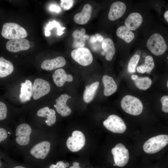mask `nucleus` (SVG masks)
Wrapping results in <instances>:
<instances>
[{
  "label": "nucleus",
  "mask_w": 168,
  "mask_h": 168,
  "mask_svg": "<svg viewBox=\"0 0 168 168\" xmlns=\"http://www.w3.org/2000/svg\"><path fill=\"white\" fill-rule=\"evenodd\" d=\"M55 114L54 110L49 109L48 107L46 106L39 110L37 114L39 117L46 118L45 122L47 125L51 126L56 121Z\"/></svg>",
  "instance_id": "412c9836"
},
{
  "label": "nucleus",
  "mask_w": 168,
  "mask_h": 168,
  "mask_svg": "<svg viewBox=\"0 0 168 168\" xmlns=\"http://www.w3.org/2000/svg\"><path fill=\"white\" fill-rule=\"evenodd\" d=\"M85 142L86 138L83 133L80 131L75 130L72 133V136L68 139L66 146L71 151L77 152L84 147Z\"/></svg>",
  "instance_id": "6e6552de"
},
{
  "label": "nucleus",
  "mask_w": 168,
  "mask_h": 168,
  "mask_svg": "<svg viewBox=\"0 0 168 168\" xmlns=\"http://www.w3.org/2000/svg\"><path fill=\"white\" fill-rule=\"evenodd\" d=\"M126 6L124 2L116 1L113 3L110 7L108 15L109 19L112 21L120 18L124 13Z\"/></svg>",
  "instance_id": "4468645a"
},
{
  "label": "nucleus",
  "mask_w": 168,
  "mask_h": 168,
  "mask_svg": "<svg viewBox=\"0 0 168 168\" xmlns=\"http://www.w3.org/2000/svg\"><path fill=\"white\" fill-rule=\"evenodd\" d=\"M7 107L5 103L0 101V120L5 119L7 117Z\"/></svg>",
  "instance_id": "c756f323"
},
{
  "label": "nucleus",
  "mask_w": 168,
  "mask_h": 168,
  "mask_svg": "<svg viewBox=\"0 0 168 168\" xmlns=\"http://www.w3.org/2000/svg\"><path fill=\"white\" fill-rule=\"evenodd\" d=\"M21 93L19 95L20 99L22 103L30 100L32 95L33 86L31 82L26 80L24 83L21 84Z\"/></svg>",
  "instance_id": "6ab92c4d"
},
{
  "label": "nucleus",
  "mask_w": 168,
  "mask_h": 168,
  "mask_svg": "<svg viewBox=\"0 0 168 168\" xmlns=\"http://www.w3.org/2000/svg\"><path fill=\"white\" fill-rule=\"evenodd\" d=\"M168 143V135H159L147 140L143 144V149L144 152L147 153L154 154L161 150Z\"/></svg>",
  "instance_id": "7ed1b4c3"
},
{
  "label": "nucleus",
  "mask_w": 168,
  "mask_h": 168,
  "mask_svg": "<svg viewBox=\"0 0 168 168\" xmlns=\"http://www.w3.org/2000/svg\"><path fill=\"white\" fill-rule=\"evenodd\" d=\"M99 84L98 82H96L86 86L83 95V100L85 102L89 103L93 100Z\"/></svg>",
  "instance_id": "b1692460"
},
{
  "label": "nucleus",
  "mask_w": 168,
  "mask_h": 168,
  "mask_svg": "<svg viewBox=\"0 0 168 168\" xmlns=\"http://www.w3.org/2000/svg\"><path fill=\"white\" fill-rule=\"evenodd\" d=\"M116 34L118 37L128 43H130L135 36L134 33L125 26L119 27L116 30Z\"/></svg>",
  "instance_id": "5701e85b"
},
{
  "label": "nucleus",
  "mask_w": 168,
  "mask_h": 168,
  "mask_svg": "<svg viewBox=\"0 0 168 168\" xmlns=\"http://www.w3.org/2000/svg\"><path fill=\"white\" fill-rule=\"evenodd\" d=\"M102 81L104 87V94L105 96H110L116 91L117 86L112 77L107 75H104Z\"/></svg>",
  "instance_id": "aec40b11"
},
{
  "label": "nucleus",
  "mask_w": 168,
  "mask_h": 168,
  "mask_svg": "<svg viewBox=\"0 0 168 168\" xmlns=\"http://www.w3.org/2000/svg\"><path fill=\"white\" fill-rule=\"evenodd\" d=\"M131 77L132 79L133 80H135L138 77V76L136 75H133L131 76Z\"/></svg>",
  "instance_id": "4c0bfd02"
},
{
  "label": "nucleus",
  "mask_w": 168,
  "mask_h": 168,
  "mask_svg": "<svg viewBox=\"0 0 168 168\" xmlns=\"http://www.w3.org/2000/svg\"><path fill=\"white\" fill-rule=\"evenodd\" d=\"M167 86L168 87V81H167Z\"/></svg>",
  "instance_id": "79ce46f5"
},
{
  "label": "nucleus",
  "mask_w": 168,
  "mask_h": 168,
  "mask_svg": "<svg viewBox=\"0 0 168 168\" xmlns=\"http://www.w3.org/2000/svg\"><path fill=\"white\" fill-rule=\"evenodd\" d=\"M162 104V110L166 113L168 112V96H164L161 99Z\"/></svg>",
  "instance_id": "7c9ffc66"
},
{
  "label": "nucleus",
  "mask_w": 168,
  "mask_h": 168,
  "mask_svg": "<svg viewBox=\"0 0 168 168\" xmlns=\"http://www.w3.org/2000/svg\"><path fill=\"white\" fill-rule=\"evenodd\" d=\"M137 70L138 72L141 73H143L146 72L147 70V68L144 63L138 66Z\"/></svg>",
  "instance_id": "72a5a7b5"
},
{
  "label": "nucleus",
  "mask_w": 168,
  "mask_h": 168,
  "mask_svg": "<svg viewBox=\"0 0 168 168\" xmlns=\"http://www.w3.org/2000/svg\"><path fill=\"white\" fill-rule=\"evenodd\" d=\"M66 63L65 58L63 57L58 56L51 59H46L42 63L41 67L46 70H52L64 66Z\"/></svg>",
  "instance_id": "dca6fc26"
},
{
  "label": "nucleus",
  "mask_w": 168,
  "mask_h": 168,
  "mask_svg": "<svg viewBox=\"0 0 168 168\" xmlns=\"http://www.w3.org/2000/svg\"><path fill=\"white\" fill-rule=\"evenodd\" d=\"M92 8L91 5L86 4L83 7L81 12L76 14L74 17L75 22L79 25L86 24L91 16Z\"/></svg>",
  "instance_id": "2eb2a0df"
},
{
  "label": "nucleus",
  "mask_w": 168,
  "mask_h": 168,
  "mask_svg": "<svg viewBox=\"0 0 168 168\" xmlns=\"http://www.w3.org/2000/svg\"><path fill=\"white\" fill-rule=\"evenodd\" d=\"M72 164L73 166L70 167L69 168H81L79 162L75 161Z\"/></svg>",
  "instance_id": "f704fd0d"
},
{
  "label": "nucleus",
  "mask_w": 168,
  "mask_h": 168,
  "mask_svg": "<svg viewBox=\"0 0 168 168\" xmlns=\"http://www.w3.org/2000/svg\"><path fill=\"white\" fill-rule=\"evenodd\" d=\"M140 58V56L136 54L131 58L128 65V70L129 72L132 73L135 72L136 68Z\"/></svg>",
  "instance_id": "bb28decb"
},
{
  "label": "nucleus",
  "mask_w": 168,
  "mask_h": 168,
  "mask_svg": "<svg viewBox=\"0 0 168 168\" xmlns=\"http://www.w3.org/2000/svg\"><path fill=\"white\" fill-rule=\"evenodd\" d=\"M144 64L147 68L146 72L148 73H150L155 66L153 58L151 56H147L145 59Z\"/></svg>",
  "instance_id": "c85d7f7f"
},
{
  "label": "nucleus",
  "mask_w": 168,
  "mask_h": 168,
  "mask_svg": "<svg viewBox=\"0 0 168 168\" xmlns=\"http://www.w3.org/2000/svg\"><path fill=\"white\" fill-rule=\"evenodd\" d=\"M71 56L73 59L82 66L89 65L92 63L93 56L90 50L86 47H80L72 50Z\"/></svg>",
  "instance_id": "39448f33"
},
{
  "label": "nucleus",
  "mask_w": 168,
  "mask_h": 168,
  "mask_svg": "<svg viewBox=\"0 0 168 168\" xmlns=\"http://www.w3.org/2000/svg\"><path fill=\"white\" fill-rule=\"evenodd\" d=\"M2 36L9 40L24 39L27 36L26 30L18 24L14 23H6L3 26Z\"/></svg>",
  "instance_id": "f03ea898"
},
{
  "label": "nucleus",
  "mask_w": 168,
  "mask_h": 168,
  "mask_svg": "<svg viewBox=\"0 0 168 168\" xmlns=\"http://www.w3.org/2000/svg\"><path fill=\"white\" fill-rule=\"evenodd\" d=\"M114 163L119 167H122L128 163L129 159L128 150L123 144L119 143L111 150Z\"/></svg>",
  "instance_id": "0eeeda50"
},
{
  "label": "nucleus",
  "mask_w": 168,
  "mask_h": 168,
  "mask_svg": "<svg viewBox=\"0 0 168 168\" xmlns=\"http://www.w3.org/2000/svg\"><path fill=\"white\" fill-rule=\"evenodd\" d=\"M7 133L4 128H0V143L5 140L7 137Z\"/></svg>",
  "instance_id": "2f4dec72"
},
{
  "label": "nucleus",
  "mask_w": 168,
  "mask_h": 168,
  "mask_svg": "<svg viewBox=\"0 0 168 168\" xmlns=\"http://www.w3.org/2000/svg\"><path fill=\"white\" fill-rule=\"evenodd\" d=\"M59 8L55 5L51 6L50 9L51 11L58 12L59 11Z\"/></svg>",
  "instance_id": "c9c22d12"
},
{
  "label": "nucleus",
  "mask_w": 168,
  "mask_h": 168,
  "mask_svg": "<svg viewBox=\"0 0 168 168\" xmlns=\"http://www.w3.org/2000/svg\"><path fill=\"white\" fill-rule=\"evenodd\" d=\"M1 166V163H0V166Z\"/></svg>",
  "instance_id": "c03bdc74"
},
{
  "label": "nucleus",
  "mask_w": 168,
  "mask_h": 168,
  "mask_svg": "<svg viewBox=\"0 0 168 168\" xmlns=\"http://www.w3.org/2000/svg\"><path fill=\"white\" fill-rule=\"evenodd\" d=\"M102 47L106 60L110 61L113 58L115 52L113 41L110 38L104 39L102 43Z\"/></svg>",
  "instance_id": "4be33fe9"
},
{
  "label": "nucleus",
  "mask_w": 168,
  "mask_h": 168,
  "mask_svg": "<svg viewBox=\"0 0 168 168\" xmlns=\"http://www.w3.org/2000/svg\"><path fill=\"white\" fill-rule=\"evenodd\" d=\"M142 21L141 15L138 12H133L130 14L125 21V26L131 30H134L138 29Z\"/></svg>",
  "instance_id": "a211bd4d"
},
{
  "label": "nucleus",
  "mask_w": 168,
  "mask_h": 168,
  "mask_svg": "<svg viewBox=\"0 0 168 168\" xmlns=\"http://www.w3.org/2000/svg\"><path fill=\"white\" fill-rule=\"evenodd\" d=\"M69 98V96L67 94H63L56 100V104L54 106L57 113L63 117L68 116L71 113V109L66 105Z\"/></svg>",
  "instance_id": "ddd939ff"
},
{
  "label": "nucleus",
  "mask_w": 168,
  "mask_h": 168,
  "mask_svg": "<svg viewBox=\"0 0 168 168\" xmlns=\"http://www.w3.org/2000/svg\"><path fill=\"white\" fill-rule=\"evenodd\" d=\"M141 54V51L140 50H138L136 52L135 54H137V55L140 56Z\"/></svg>",
  "instance_id": "ea45409f"
},
{
  "label": "nucleus",
  "mask_w": 168,
  "mask_h": 168,
  "mask_svg": "<svg viewBox=\"0 0 168 168\" xmlns=\"http://www.w3.org/2000/svg\"><path fill=\"white\" fill-rule=\"evenodd\" d=\"M54 83L58 86H63L66 82H71L73 79L72 76L67 74L65 71L62 68L57 69L52 75Z\"/></svg>",
  "instance_id": "f3484780"
},
{
  "label": "nucleus",
  "mask_w": 168,
  "mask_h": 168,
  "mask_svg": "<svg viewBox=\"0 0 168 168\" xmlns=\"http://www.w3.org/2000/svg\"><path fill=\"white\" fill-rule=\"evenodd\" d=\"M55 27L58 28V35H60L62 33V30L64 28L61 27L58 23L55 21H53L52 22H49V23L47 25L45 31V35L46 36H49L50 34L49 30Z\"/></svg>",
  "instance_id": "cd10ccee"
},
{
  "label": "nucleus",
  "mask_w": 168,
  "mask_h": 168,
  "mask_svg": "<svg viewBox=\"0 0 168 168\" xmlns=\"http://www.w3.org/2000/svg\"><path fill=\"white\" fill-rule=\"evenodd\" d=\"M49 168H66L65 163L63 161H58L56 165L52 164Z\"/></svg>",
  "instance_id": "473e14b6"
},
{
  "label": "nucleus",
  "mask_w": 168,
  "mask_h": 168,
  "mask_svg": "<svg viewBox=\"0 0 168 168\" xmlns=\"http://www.w3.org/2000/svg\"><path fill=\"white\" fill-rule=\"evenodd\" d=\"M30 47L29 41L25 39L12 40L6 43L7 49L12 52H17L27 50Z\"/></svg>",
  "instance_id": "f8f14e48"
},
{
  "label": "nucleus",
  "mask_w": 168,
  "mask_h": 168,
  "mask_svg": "<svg viewBox=\"0 0 168 168\" xmlns=\"http://www.w3.org/2000/svg\"><path fill=\"white\" fill-rule=\"evenodd\" d=\"M14 69L13 65L10 61L0 57V78L5 77L11 74Z\"/></svg>",
  "instance_id": "393cba45"
},
{
  "label": "nucleus",
  "mask_w": 168,
  "mask_h": 168,
  "mask_svg": "<svg viewBox=\"0 0 168 168\" xmlns=\"http://www.w3.org/2000/svg\"><path fill=\"white\" fill-rule=\"evenodd\" d=\"M103 124L107 129L114 133H122L126 129V125L123 119L115 114L109 115L104 121Z\"/></svg>",
  "instance_id": "423d86ee"
},
{
  "label": "nucleus",
  "mask_w": 168,
  "mask_h": 168,
  "mask_svg": "<svg viewBox=\"0 0 168 168\" xmlns=\"http://www.w3.org/2000/svg\"><path fill=\"white\" fill-rule=\"evenodd\" d=\"M65 164L66 167H68L69 166V164L68 162L65 163Z\"/></svg>",
  "instance_id": "a19ab883"
},
{
  "label": "nucleus",
  "mask_w": 168,
  "mask_h": 168,
  "mask_svg": "<svg viewBox=\"0 0 168 168\" xmlns=\"http://www.w3.org/2000/svg\"><path fill=\"white\" fill-rule=\"evenodd\" d=\"M50 144L47 141L40 142L34 145L30 149V152L34 157L37 159L45 158L50 149Z\"/></svg>",
  "instance_id": "9b49d317"
},
{
  "label": "nucleus",
  "mask_w": 168,
  "mask_h": 168,
  "mask_svg": "<svg viewBox=\"0 0 168 168\" xmlns=\"http://www.w3.org/2000/svg\"><path fill=\"white\" fill-rule=\"evenodd\" d=\"M113 165L114 166H116V165L115 163Z\"/></svg>",
  "instance_id": "37998d69"
},
{
  "label": "nucleus",
  "mask_w": 168,
  "mask_h": 168,
  "mask_svg": "<svg viewBox=\"0 0 168 168\" xmlns=\"http://www.w3.org/2000/svg\"><path fill=\"white\" fill-rule=\"evenodd\" d=\"M32 132L30 126L26 123L19 125L16 129V143L21 146L27 145L30 141V136Z\"/></svg>",
  "instance_id": "1a4fd4ad"
},
{
  "label": "nucleus",
  "mask_w": 168,
  "mask_h": 168,
  "mask_svg": "<svg viewBox=\"0 0 168 168\" xmlns=\"http://www.w3.org/2000/svg\"><path fill=\"white\" fill-rule=\"evenodd\" d=\"M50 90V86L47 81L41 78H37L33 85V98L37 100L48 94Z\"/></svg>",
  "instance_id": "9d476101"
},
{
  "label": "nucleus",
  "mask_w": 168,
  "mask_h": 168,
  "mask_svg": "<svg viewBox=\"0 0 168 168\" xmlns=\"http://www.w3.org/2000/svg\"><path fill=\"white\" fill-rule=\"evenodd\" d=\"M122 109L126 113L133 115H138L142 112L143 106L138 98L130 95L125 96L121 101Z\"/></svg>",
  "instance_id": "f257e3e1"
},
{
  "label": "nucleus",
  "mask_w": 168,
  "mask_h": 168,
  "mask_svg": "<svg viewBox=\"0 0 168 168\" xmlns=\"http://www.w3.org/2000/svg\"><path fill=\"white\" fill-rule=\"evenodd\" d=\"M12 168H26L25 167L21 166H17L13 167Z\"/></svg>",
  "instance_id": "58836bf2"
},
{
  "label": "nucleus",
  "mask_w": 168,
  "mask_h": 168,
  "mask_svg": "<svg viewBox=\"0 0 168 168\" xmlns=\"http://www.w3.org/2000/svg\"><path fill=\"white\" fill-rule=\"evenodd\" d=\"M168 11H167L164 14V17L166 20V21H167V22H168Z\"/></svg>",
  "instance_id": "e433bc0d"
},
{
  "label": "nucleus",
  "mask_w": 168,
  "mask_h": 168,
  "mask_svg": "<svg viewBox=\"0 0 168 168\" xmlns=\"http://www.w3.org/2000/svg\"><path fill=\"white\" fill-rule=\"evenodd\" d=\"M134 82L138 88L143 90L149 88L152 82V80L148 77H138L134 80Z\"/></svg>",
  "instance_id": "a878e982"
},
{
  "label": "nucleus",
  "mask_w": 168,
  "mask_h": 168,
  "mask_svg": "<svg viewBox=\"0 0 168 168\" xmlns=\"http://www.w3.org/2000/svg\"><path fill=\"white\" fill-rule=\"evenodd\" d=\"M147 47L154 55L159 56L163 54L167 49V45L163 37L160 34L152 35L147 42Z\"/></svg>",
  "instance_id": "20e7f679"
}]
</instances>
